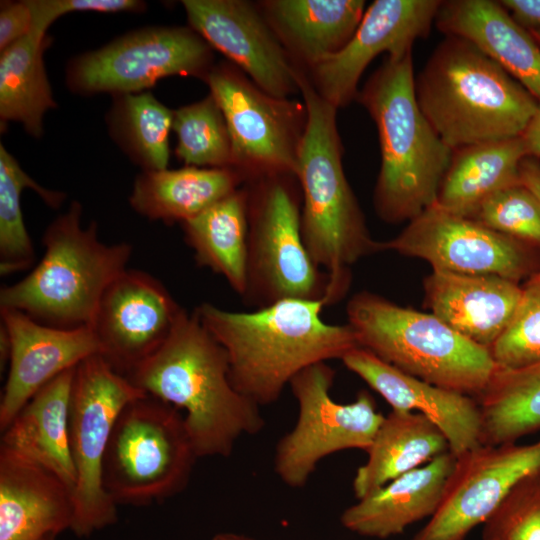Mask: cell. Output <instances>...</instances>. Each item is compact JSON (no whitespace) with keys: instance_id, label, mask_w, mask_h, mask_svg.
Segmentation results:
<instances>
[{"instance_id":"cell-24","label":"cell","mask_w":540,"mask_h":540,"mask_svg":"<svg viewBox=\"0 0 540 540\" xmlns=\"http://www.w3.org/2000/svg\"><path fill=\"white\" fill-rule=\"evenodd\" d=\"M454 464L450 451L437 456L357 499L341 514V524L364 537L386 539L403 533L413 523L435 514Z\"/></svg>"},{"instance_id":"cell-5","label":"cell","mask_w":540,"mask_h":540,"mask_svg":"<svg viewBox=\"0 0 540 540\" xmlns=\"http://www.w3.org/2000/svg\"><path fill=\"white\" fill-rule=\"evenodd\" d=\"M419 107L452 150L520 137L539 101L470 41L446 36L415 78Z\"/></svg>"},{"instance_id":"cell-28","label":"cell","mask_w":540,"mask_h":540,"mask_svg":"<svg viewBox=\"0 0 540 540\" xmlns=\"http://www.w3.org/2000/svg\"><path fill=\"white\" fill-rule=\"evenodd\" d=\"M448 451L445 435L426 416L391 410L384 416L366 450L367 461L356 471L353 479L355 497H366Z\"/></svg>"},{"instance_id":"cell-7","label":"cell","mask_w":540,"mask_h":540,"mask_svg":"<svg viewBox=\"0 0 540 540\" xmlns=\"http://www.w3.org/2000/svg\"><path fill=\"white\" fill-rule=\"evenodd\" d=\"M358 345L397 369L438 387L478 397L497 366L489 352L432 313L369 292L347 303Z\"/></svg>"},{"instance_id":"cell-34","label":"cell","mask_w":540,"mask_h":540,"mask_svg":"<svg viewBox=\"0 0 540 540\" xmlns=\"http://www.w3.org/2000/svg\"><path fill=\"white\" fill-rule=\"evenodd\" d=\"M34 190L50 207L58 208L66 196L33 180L3 144H0V274L7 276L34 263L35 254L21 209L24 189Z\"/></svg>"},{"instance_id":"cell-18","label":"cell","mask_w":540,"mask_h":540,"mask_svg":"<svg viewBox=\"0 0 540 540\" xmlns=\"http://www.w3.org/2000/svg\"><path fill=\"white\" fill-rule=\"evenodd\" d=\"M189 26L262 90L279 98L299 92L297 66L257 3L183 0Z\"/></svg>"},{"instance_id":"cell-19","label":"cell","mask_w":540,"mask_h":540,"mask_svg":"<svg viewBox=\"0 0 540 540\" xmlns=\"http://www.w3.org/2000/svg\"><path fill=\"white\" fill-rule=\"evenodd\" d=\"M10 344L8 375L0 401L3 431L23 406L45 385L76 367L100 347L90 326L59 328L25 313L0 309Z\"/></svg>"},{"instance_id":"cell-29","label":"cell","mask_w":540,"mask_h":540,"mask_svg":"<svg viewBox=\"0 0 540 540\" xmlns=\"http://www.w3.org/2000/svg\"><path fill=\"white\" fill-rule=\"evenodd\" d=\"M527 156L521 136L454 150L435 205L469 216L496 191L521 182L520 168Z\"/></svg>"},{"instance_id":"cell-42","label":"cell","mask_w":540,"mask_h":540,"mask_svg":"<svg viewBox=\"0 0 540 540\" xmlns=\"http://www.w3.org/2000/svg\"><path fill=\"white\" fill-rule=\"evenodd\" d=\"M520 178L540 200V159L527 156L521 164ZM530 279L540 281V270Z\"/></svg>"},{"instance_id":"cell-31","label":"cell","mask_w":540,"mask_h":540,"mask_svg":"<svg viewBox=\"0 0 540 540\" xmlns=\"http://www.w3.org/2000/svg\"><path fill=\"white\" fill-rule=\"evenodd\" d=\"M47 32L30 33L0 53V120L19 122L38 138L43 134L46 112L56 108L43 55L50 45Z\"/></svg>"},{"instance_id":"cell-20","label":"cell","mask_w":540,"mask_h":540,"mask_svg":"<svg viewBox=\"0 0 540 540\" xmlns=\"http://www.w3.org/2000/svg\"><path fill=\"white\" fill-rule=\"evenodd\" d=\"M341 360L392 410L415 411L431 420L445 435L455 457L481 445L480 407L471 396L413 377L361 347L350 350Z\"/></svg>"},{"instance_id":"cell-23","label":"cell","mask_w":540,"mask_h":540,"mask_svg":"<svg viewBox=\"0 0 540 540\" xmlns=\"http://www.w3.org/2000/svg\"><path fill=\"white\" fill-rule=\"evenodd\" d=\"M435 24L473 43L540 102V46L499 1H442Z\"/></svg>"},{"instance_id":"cell-37","label":"cell","mask_w":540,"mask_h":540,"mask_svg":"<svg viewBox=\"0 0 540 540\" xmlns=\"http://www.w3.org/2000/svg\"><path fill=\"white\" fill-rule=\"evenodd\" d=\"M496 366L522 367L540 360V281L528 279L515 313L488 349Z\"/></svg>"},{"instance_id":"cell-8","label":"cell","mask_w":540,"mask_h":540,"mask_svg":"<svg viewBox=\"0 0 540 540\" xmlns=\"http://www.w3.org/2000/svg\"><path fill=\"white\" fill-rule=\"evenodd\" d=\"M246 287L243 302L254 309L284 299L323 300L327 274L311 259L301 233L302 193L295 175L250 179Z\"/></svg>"},{"instance_id":"cell-15","label":"cell","mask_w":540,"mask_h":540,"mask_svg":"<svg viewBox=\"0 0 540 540\" xmlns=\"http://www.w3.org/2000/svg\"><path fill=\"white\" fill-rule=\"evenodd\" d=\"M540 471V440L480 445L458 457L435 514L412 540H465L525 477Z\"/></svg>"},{"instance_id":"cell-2","label":"cell","mask_w":540,"mask_h":540,"mask_svg":"<svg viewBox=\"0 0 540 540\" xmlns=\"http://www.w3.org/2000/svg\"><path fill=\"white\" fill-rule=\"evenodd\" d=\"M127 378L183 413L198 458L229 457L241 436L265 425L260 406L233 387L226 351L195 310L183 309L164 344Z\"/></svg>"},{"instance_id":"cell-32","label":"cell","mask_w":540,"mask_h":540,"mask_svg":"<svg viewBox=\"0 0 540 540\" xmlns=\"http://www.w3.org/2000/svg\"><path fill=\"white\" fill-rule=\"evenodd\" d=\"M481 445L515 443L540 430V360L517 368L497 367L477 397Z\"/></svg>"},{"instance_id":"cell-39","label":"cell","mask_w":540,"mask_h":540,"mask_svg":"<svg viewBox=\"0 0 540 540\" xmlns=\"http://www.w3.org/2000/svg\"><path fill=\"white\" fill-rule=\"evenodd\" d=\"M33 27L47 32L59 17L72 12H142L146 3L138 0H28Z\"/></svg>"},{"instance_id":"cell-44","label":"cell","mask_w":540,"mask_h":540,"mask_svg":"<svg viewBox=\"0 0 540 540\" xmlns=\"http://www.w3.org/2000/svg\"><path fill=\"white\" fill-rule=\"evenodd\" d=\"M211 540H254L248 536L232 533V532H221L215 534Z\"/></svg>"},{"instance_id":"cell-43","label":"cell","mask_w":540,"mask_h":540,"mask_svg":"<svg viewBox=\"0 0 540 540\" xmlns=\"http://www.w3.org/2000/svg\"><path fill=\"white\" fill-rule=\"evenodd\" d=\"M521 137L524 140L528 156L540 159V103Z\"/></svg>"},{"instance_id":"cell-35","label":"cell","mask_w":540,"mask_h":540,"mask_svg":"<svg viewBox=\"0 0 540 540\" xmlns=\"http://www.w3.org/2000/svg\"><path fill=\"white\" fill-rule=\"evenodd\" d=\"M175 154L186 166L233 168L232 144L223 112L209 94L174 110Z\"/></svg>"},{"instance_id":"cell-22","label":"cell","mask_w":540,"mask_h":540,"mask_svg":"<svg viewBox=\"0 0 540 540\" xmlns=\"http://www.w3.org/2000/svg\"><path fill=\"white\" fill-rule=\"evenodd\" d=\"M424 292L433 315L463 337L489 349L509 325L522 286L496 275L433 270L424 279Z\"/></svg>"},{"instance_id":"cell-12","label":"cell","mask_w":540,"mask_h":540,"mask_svg":"<svg viewBox=\"0 0 540 540\" xmlns=\"http://www.w3.org/2000/svg\"><path fill=\"white\" fill-rule=\"evenodd\" d=\"M335 378L327 362L313 364L289 383L298 403L295 426L277 443L274 471L291 488H302L325 457L346 449L366 451L384 419L366 392L351 403L330 395Z\"/></svg>"},{"instance_id":"cell-21","label":"cell","mask_w":540,"mask_h":540,"mask_svg":"<svg viewBox=\"0 0 540 540\" xmlns=\"http://www.w3.org/2000/svg\"><path fill=\"white\" fill-rule=\"evenodd\" d=\"M71 488L42 466L0 446V540H55L71 530Z\"/></svg>"},{"instance_id":"cell-13","label":"cell","mask_w":540,"mask_h":540,"mask_svg":"<svg viewBox=\"0 0 540 540\" xmlns=\"http://www.w3.org/2000/svg\"><path fill=\"white\" fill-rule=\"evenodd\" d=\"M212 47L190 27H147L71 60L67 85L75 93L136 94L169 76L205 80Z\"/></svg>"},{"instance_id":"cell-40","label":"cell","mask_w":540,"mask_h":540,"mask_svg":"<svg viewBox=\"0 0 540 540\" xmlns=\"http://www.w3.org/2000/svg\"><path fill=\"white\" fill-rule=\"evenodd\" d=\"M33 28V15L26 1L2 2L0 9V51L27 36Z\"/></svg>"},{"instance_id":"cell-36","label":"cell","mask_w":540,"mask_h":540,"mask_svg":"<svg viewBox=\"0 0 540 540\" xmlns=\"http://www.w3.org/2000/svg\"><path fill=\"white\" fill-rule=\"evenodd\" d=\"M467 217L540 249V200L522 182L496 191Z\"/></svg>"},{"instance_id":"cell-30","label":"cell","mask_w":540,"mask_h":540,"mask_svg":"<svg viewBox=\"0 0 540 540\" xmlns=\"http://www.w3.org/2000/svg\"><path fill=\"white\" fill-rule=\"evenodd\" d=\"M181 226L196 263L224 277L242 297L246 287L248 238L245 184Z\"/></svg>"},{"instance_id":"cell-1","label":"cell","mask_w":540,"mask_h":540,"mask_svg":"<svg viewBox=\"0 0 540 540\" xmlns=\"http://www.w3.org/2000/svg\"><path fill=\"white\" fill-rule=\"evenodd\" d=\"M323 300L284 299L252 311L194 309L226 351L233 387L258 406L276 402L305 368L359 347L353 328L325 322Z\"/></svg>"},{"instance_id":"cell-33","label":"cell","mask_w":540,"mask_h":540,"mask_svg":"<svg viewBox=\"0 0 540 540\" xmlns=\"http://www.w3.org/2000/svg\"><path fill=\"white\" fill-rule=\"evenodd\" d=\"M113 97L107 123L114 141L143 171L167 169L174 110L149 92Z\"/></svg>"},{"instance_id":"cell-17","label":"cell","mask_w":540,"mask_h":540,"mask_svg":"<svg viewBox=\"0 0 540 540\" xmlns=\"http://www.w3.org/2000/svg\"><path fill=\"white\" fill-rule=\"evenodd\" d=\"M441 0H375L349 42L306 70L317 93L336 109L356 100L359 80L378 55L401 57L435 23Z\"/></svg>"},{"instance_id":"cell-3","label":"cell","mask_w":540,"mask_h":540,"mask_svg":"<svg viewBox=\"0 0 540 540\" xmlns=\"http://www.w3.org/2000/svg\"><path fill=\"white\" fill-rule=\"evenodd\" d=\"M296 81L307 109L296 169L302 193L301 233L311 259L328 276V306L347 293L351 267L382 248L372 238L344 172L338 109L317 93L301 68Z\"/></svg>"},{"instance_id":"cell-11","label":"cell","mask_w":540,"mask_h":540,"mask_svg":"<svg viewBox=\"0 0 540 540\" xmlns=\"http://www.w3.org/2000/svg\"><path fill=\"white\" fill-rule=\"evenodd\" d=\"M204 81L227 123L233 169L246 182L275 174L296 176L307 123L304 102L268 94L231 62L213 65Z\"/></svg>"},{"instance_id":"cell-4","label":"cell","mask_w":540,"mask_h":540,"mask_svg":"<svg viewBox=\"0 0 540 540\" xmlns=\"http://www.w3.org/2000/svg\"><path fill=\"white\" fill-rule=\"evenodd\" d=\"M379 137L381 163L373 202L387 223L411 221L436 203L453 151L422 113L412 52L387 56L358 92Z\"/></svg>"},{"instance_id":"cell-41","label":"cell","mask_w":540,"mask_h":540,"mask_svg":"<svg viewBox=\"0 0 540 540\" xmlns=\"http://www.w3.org/2000/svg\"><path fill=\"white\" fill-rule=\"evenodd\" d=\"M513 19L527 30L540 29V0H500Z\"/></svg>"},{"instance_id":"cell-26","label":"cell","mask_w":540,"mask_h":540,"mask_svg":"<svg viewBox=\"0 0 540 540\" xmlns=\"http://www.w3.org/2000/svg\"><path fill=\"white\" fill-rule=\"evenodd\" d=\"M75 368L40 389L2 431L1 445L59 477L73 493L75 469L69 442Z\"/></svg>"},{"instance_id":"cell-14","label":"cell","mask_w":540,"mask_h":540,"mask_svg":"<svg viewBox=\"0 0 540 540\" xmlns=\"http://www.w3.org/2000/svg\"><path fill=\"white\" fill-rule=\"evenodd\" d=\"M381 248L423 259L436 271L496 275L517 283L539 271L538 248L435 204Z\"/></svg>"},{"instance_id":"cell-38","label":"cell","mask_w":540,"mask_h":540,"mask_svg":"<svg viewBox=\"0 0 540 540\" xmlns=\"http://www.w3.org/2000/svg\"><path fill=\"white\" fill-rule=\"evenodd\" d=\"M482 540H540V471L522 479L484 522Z\"/></svg>"},{"instance_id":"cell-45","label":"cell","mask_w":540,"mask_h":540,"mask_svg":"<svg viewBox=\"0 0 540 540\" xmlns=\"http://www.w3.org/2000/svg\"><path fill=\"white\" fill-rule=\"evenodd\" d=\"M529 32L531 33L537 44L540 46V29H530Z\"/></svg>"},{"instance_id":"cell-9","label":"cell","mask_w":540,"mask_h":540,"mask_svg":"<svg viewBox=\"0 0 540 540\" xmlns=\"http://www.w3.org/2000/svg\"><path fill=\"white\" fill-rule=\"evenodd\" d=\"M197 459L183 413L144 394L127 403L115 421L103 486L117 506H148L183 491Z\"/></svg>"},{"instance_id":"cell-6","label":"cell","mask_w":540,"mask_h":540,"mask_svg":"<svg viewBox=\"0 0 540 540\" xmlns=\"http://www.w3.org/2000/svg\"><path fill=\"white\" fill-rule=\"evenodd\" d=\"M81 214V204L73 201L49 224L43 257L23 279L1 288L0 309L53 327L91 325L105 289L127 269L132 245L102 242L95 222L82 227Z\"/></svg>"},{"instance_id":"cell-10","label":"cell","mask_w":540,"mask_h":540,"mask_svg":"<svg viewBox=\"0 0 540 540\" xmlns=\"http://www.w3.org/2000/svg\"><path fill=\"white\" fill-rule=\"evenodd\" d=\"M146 394L100 355L74 371L69 442L75 469L71 531L88 537L117 522V505L103 486V460L115 421L123 407Z\"/></svg>"},{"instance_id":"cell-16","label":"cell","mask_w":540,"mask_h":540,"mask_svg":"<svg viewBox=\"0 0 540 540\" xmlns=\"http://www.w3.org/2000/svg\"><path fill=\"white\" fill-rule=\"evenodd\" d=\"M183 309L157 278L127 268L105 289L90 325L99 354L127 377L164 344Z\"/></svg>"},{"instance_id":"cell-25","label":"cell","mask_w":540,"mask_h":540,"mask_svg":"<svg viewBox=\"0 0 540 540\" xmlns=\"http://www.w3.org/2000/svg\"><path fill=\"white\" fill-rule=\"evenodd\" d=\"M257 5L293 63L308 70L341 50L365 13L364 0H265Z\"/></svg>"},{"instance_id":"cell-27","label":"cell","mask_w":540,"mask_h":540,"mask_svg":"<svg viewBox=\"0 0 540 540\" xmlns=\"http://www.w3.org/2000/svg\"><path fill=\"white\" fill-rule=\"evenodd\" d=\"M246 183L233 168L185 166L143 171L133 184L131 207L150 220L180 224L196 217Z\"/></svg>"}]
</instances>
